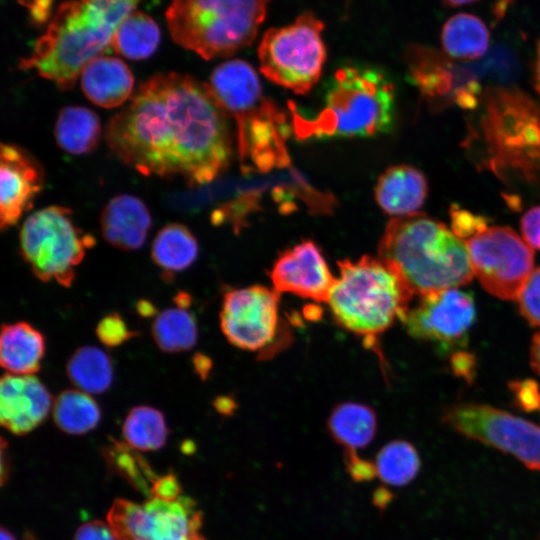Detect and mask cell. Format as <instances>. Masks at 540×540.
I'll list each match as a JSON object with an SVG mask.
<instances>
[{
	"instance_id": "ee69618b",
	"label": "cell",
	"mask_w": 540,
	"mask_h": 540,
	"mask_svg": "<svg viewBox=\"0 0 540 540\" xmlns=\"http://www.w3.org/2000/svg\"><path fill=\"white\" fill-rule=\"evenodd\" d=\"M533 83L535 90L540 95V38L536 45V53L533 62Z\"/></svg>"
},
{
	"instance_id": "bcb514c9",
	"label": "cell",
	"mask_w": 540,
	"mask_h": 540,
	"mask_svg": "<svg viewBox=\"0 0 540 540\" xmlns=\"http://www.w3.org/2000/svg\"><path fill=\"white\" fill-rule=\"evenodd\" d=\"M137 311L143 317L153 316L155 313V307L147 300H142L137 303Z\"/></svg>"
},
{
	"instance_id": "f546056e",
	"label": "cell",
	"mask_w": 540,
	"mask_h": 540,
	"mask_svg": "<svg viewBox=\"0 0 540 540\" xmlns=\"http://www.w3.org/2000/svg\"><path fill=\"white\" fill-rule=\"evenodd\" d=\"M53 419L67 434L81 435L94 429L101 419L98 403L79 389L61 392L53 403Z\"/></svg>"
},
{
	"instance_id": "7a4b0ae2",
	"label": "cell",
	"mask_w": 540,
	"mask_h": 540,
	"mask_svg": "<svg viewBox=\"0 0 540 540\" xmlns=\"http://www.w3.org/2000/svg\"><path fill=\"white\" fill-rule=\"evenodd\" d=\"M467 124L472 163L503 184L540 190V102L515 87L491 86Z\"/></svg>"
},
{
	"instance_id": "30bf717a",
	"label": "cell",
	"mask_w": 540,
	"mask_h": 540,
	"mask_svg": "<svg viewBox=\"0 0 540 540\" xmlns=\"http://www.w3.org/2000/svg\"><path fill=\"white\" fill-rule=\"evenodd\" d=\"M19 242L23 259L39 280L68 287L95 239L76 226L69 208L52 205L25 220Z\"/></svg>"
},
{
	"instance_id": "2e32d148",
	"label": "cell",
	"mask_w": 540,
	"mask_h": 540,
	"mask_svg": "<svg viewBox=\"0 0 540 540\" xmlns=\"http://www.w3.org/2000/svg\"><path fill=\"white\" fill-rule=\"evenodd\" d=\"M475 318L473 296L459 288H449L422 296L402 323L413 338L448 351L466 344Z\"/></svg>"
},
{
	"instance_id": "ab89813d",
	"label": "cell",
	"mask_w": 540,
	"mask_h": 540,
	"mask_svg": "<svg viewBox=\"0 0 540 540\" xmlns=\"http://www.w3.org/2000/svg\"><path fill=\"white\" fill-rule=\"evenodd\" d=\"M451 363L453 371L457 375L462 376L467 380H471L475 366V362L471 354L466 352H458L452 358Z\"/></svg>"
},
{
	"instance_id": "9a60e30c",
	"label": "cell",
	"mask_w": 540,
	"mask_h": 540,
	"mask_svg": "<svg viewBox=\"0 0 540 540\" xmlns=\"http://www.w3.org/2000/svg\"><path fill=\"white\" fill-rule=\"evenodd\" d=\"M409 81L432 108L455 104L475 110L482 91L476 79L459 68L442 51L411 44L404 53Z\"/></svg>"
},
{
	"instance_id": "cb8c5ba5",
	"label": "cell",
	"mask_w": 540,
	"mask_h": 540,
	"mask_svg": "<svg viewBox=\"0 0 540 540\" xmlns=\"http://www.w3.org/2000/svg\"><path fill=\"white\" fill-rule=\"evenodd\" d=\"M490 31L478 16L459 12L442 25L440 43L442 52L454 61H472L481 58L490 45Z\"/></svg>"
},
{
	"instance_id": "f6af8a7d",
	"label": "cell",
	"mask_w": 540,
	"mask_h": 540,
	"mask_svg": "<svg viewBox=\"0 0 540 540\" xmlns=\"http://www.w3.org/2000/svg\"><path fill=\"white\" fill-rule=\"evenodd\" d=\"M195 370L200 374V376H203L204 373L208 371L209 362L208 358H206L203 355H196L193 359Z\"/></svg>"
},
{
	"instance_id": "277c9868",
	"label": "cell",
	"mask_w": 540,
	"mask_h": 540,
	"mask_svg": "<svg viewBox=\"0 0 540 540\" xmlns=\"http://www.w3.org/2000/svg\"><path fill=\"white\" fill-rule=\"evenodd\" d=\"M378 255L420 297L459 288L473 277L465 241L444 223L420 212L388 222Z\"/></svg>"
},
{
	"instance_id": "44dd1931",
	"label": "cell",
	"mask_w": 540,
	"mask_h": 540,
	"mask_svg": "<svg viewBox=\"0 0 540 540\" xmlns=\"http://www.w3.org/2000/svg\"><path fill=\"white\" fill-rule=\"evenodd\" d=\"M428 195L425 175L410 165H395L384 171L375 187L379 207L393 217L418 213Z\"/></svg>"
},
{
	"instance_id": "816d5d0a",
	"label": "cell",
	"mask_w": 540,
	"mask_h": 540,
	"mask_svg": "<svg viewBox=\"0 0 540 540\" xmlns=\"http://www.w3.org/2000/svg\"><path fill=\"white\" fill-rule=\"evenodd\" d=\"M191 540H205V539L201 535H199Z\"/></svg>"
},
{
	"instance_id": "ba28073f",
	"label": "cell",
	"mask_w": 540,
	"mask_h": 540,
	"mask_svg": "<svg viewBox=\"0 0 540 540\" xmlns=\"http://www.w3.org/2000/svg\"><path fill=\"white\" fill-rule=\"evenodd\" d=\"M270 0H172L165 17L173 41L205 60L225 58L257 37Z\"/></svg>"
},
{
	"instance_id": "7bdbcfd3",
	"label": "cell",
	"mask_w": 540,
	"mask_h": 540,
	"mask_svg": "<svg viewBox=\"0 0 540 540\" xmlns=\"http://www.w3.org/2000/svg\"><path fill=\"white\" fill-rule=\"evenodd\" d=\"M392 500V493L384 487H379L373 495V503L379 509L385 508Z\"/></svg>"
},
{
	"instance_id": "7c38bea8",
	"label": "cell",
	"mask_w": 540,
	"mask_h": 540,
	"mask_svg": "<svg viewBox=\"0 0 540 540\" xmlns=\"http://www.w3.org/2000/svg\"><path fill=\"white\" fill-rule=\"evenodd\" d=\"M107 520L119 540H191L200 535L202 515L187 497L152 493L143 503L117 499Z\"/></svg>"
},
{
	"instance_id": "8d00e7d4",
	"label": "cell",
	"mask_w": 540,
	"mask_h": 540,
	"mask_svg": "<svg viewBox=\"0 0 540 540\" xmlns=\"http://www.w3.org/2000/svg\"><path fill=\"white\" fill-rule=\"evenodd\" d=\"M344 463L347 472L355 482H366L377 476L375 463L362 459L356 450H345Z\"/></svg>"
},
{
	"instance_id": "3957f363",
	"label": "cell",
	"mask_w": 540,
	"mask_h": 540,
	"mask_svg": "<svg viewBox=\"0 0 540 540\" xmlns=\"http://www.w3.org/2000/svg\"><path fill=\"white\" fill-rule=\"evenodd\" d=\"M141 0H68L35 41L20 69L35 70L60 90L72 89L84 67L112 47L123 20Z\"/></svg>"
},
{
	"instance_id": "484cf974",
	"label": "cell",
	"mask_w": 540,
	"mask_h": 540,
	"mask_svg": "<svg viewBox=\"0 0 540 540\" xmlns=\"http://www.w3.org/2000/svg\"><path fill=\"white\" fill-rule=\"evenodd\" d=\"M54 133L57 145L65 152L87 154L96 148L100 140V120L86 107L68 106L59 112Z\"/></svg>"
},
{
	"instance_id": "5bb4252c",
	"label": "cell",
	"mask_w": 540,
	"mask_h": 540,
	"mask_svg": "<svg viewBox=\"0 0 540 540\" xmlns=\"http://www.w3.org/2000/svg\"><path fill=\"white\" fill-rule=\"evenodd\" d=\"M220 326L235 347L272 351L281 329L279 293L261 285L230 289L223 296Z\"/></svg>"
},
{
	"instance_id": "4316f807",
	"label": "cell",
	"mask_w": 540,
	"mask_h": 540,
	"mask_svg": "<svg viewBox=\"0 0 540 540\" xmlns=\"http://www.w3.org/2000/svg\"><path fill=\"white\" fill-rule=\"evenodd\" d=\"M376 427L374 411L358 403L339 404L328 418L329 434L345 450L367 446L374 438Z\"/></svg>"
},
{
	"instance_id": "e575fe53",
	"label": "cell",
	"mask_w": 540,
	"mask_h": 540,
	"mask_svg": "<svg viewBox=\"0 0 540 540\" xmlns=\"http://www.w3.org/2000/svg\"><path fill=\"white\" fill-rule=\"evenodd\" d=\"M96 335L105 346L113 348L135 337L136 332L128 327L121 315L113 312L99 321Z\"/></svg>"
},
{
	"instance_id": "f35d334b",
	"label": "cell",
	"mask_w": 540,
	"mask_h": 540,
	"mask_svg": "<svg viewBox=\"0 0 540 540\" xmlns=\"http://www.w3.org/2000/svg\"><path fill=\"white\" fill-rule=\"evenodd\" d=\"M74 540H119L108 523L90 521L79 527Z\"/></svg>"
},
{
	"instance_id": "ac0fdd59",
	"label": "cell",
	"mask_w": 540,
	"mask_h": 540,
	"mask_svg": "<svg viewBox=\"0 0 540 540\" xmlns=\"http://www.w3.org/2000/svg\"><path fill=\"white\" fill-rule=\"evenodd\" d=\"M43 170L25 149L2 144L0 155V227L14 226L30 210L43 187Z\"/></svg>"
},
{
	"instance_id": "d6a6232c",
	"label": "cell",
	"mask_w": 540,
	"mask_h": 540,
	"mask_svg": "<svg viewBox=\"0 0 540 540\" xmlns=\"http://www.w3.org/2000/svg\"><path fill=\"white\" fill-rule=\"evenodd\" d=\"M375 466L377 476L382 482L402 486L418 473L420 458L412 444L395 440L381 448L376 456Z\"/></svg>"
},
{
	"instance_id": "c3c4849f",
	"label": "cell",
	"mask_w": 540,
	"mask_h": 540,
	"mask_svg": "<svg viewBox=\"0 0 540 540\" xmlns=\"http://www.w3.org/2000/svg\"><path fill=\"white\" fill-rule=\"evenodd\" d=\"M478 0H442L448 7H461L477 2Z\"/></svg>"
},
{
	"instance_id": "681fc988",
	"label": "cell",
	"mask_w": 540,
	"mask_h": 540,
	"mask_svg": "<svg viewBox=\"0 0 540 540\" xmlns=\"http://www.w3.org/2000/svg\"><path fill=\"white\" fill-rule=\"evenodd\" d=\"M0 535L1 540H15L14 536L4 528L1 529Z\"/></svg>"
},
{
	"instance_id": "f1b7e54d",
	"label": "cell",
	"mask_w": 540,
	"mask_h": 540,
	"mask_svg": "<svg viewBox=\"0 0 540 540\" xmlns=\"http://www.w3.org/2000/svg\"><path fill=\"white\" fill-rule=\"evenodd\" d=\"M70 381L88 394L106 391L113 380V364L108 354L94 346L77 349L66 365Z\"/></svg>"
},
{
	"instance_id": "6da1fadb",
	"label": "cell",
	"mask_w": 540,
	"mask_h": 540,
	"mask_svg": "<svg viewBox=\"0 0 540 540\" xmlns=\"http://www.w3.org/2000/svg\"><path fill=\"white\" fill-rule=\"evenodd\" d=\"M228 114L207 83L176 72L143 82L105 129L111 151L143 175L205 185L229 166Z\"/></svg>"
},
{
	"instance_id": "83f0119b",
	"label": "cell",
	"mask_w": 540,
	"mask_h": 540,
	"mask_svg": "<svg viewBox=\"0 0 540 540\" xmlns=\"http://www.w3.org/2000/svg\"><path fill=\"white\" fill-rule=\"evenodd\" d=\"M161 40V30L156 21L147 13L134 10L118 27L113 50L130 60H143L150 57Z\"/></svg>"
},
{
	"instance_id": "4dcf8cb0",
	"label": "cell",
	"mask_w": 540,
	"mask_h": 540,
	"mask_svg": "<svg viewBox=\"0 0 540 540\" xmlns=\"http://www.w3.org/2000/svg\"><path fill=\"white\" fill-rule=\"evenodd\" d=\"M151 332L157 346L169 353L191 349L198 336L194 316L187 309L177 306L159 313L153 321Z\"/></svg>"
},
{
	"instance_id": "9c48e42d",
	"label": "cell",
	"mask_w": 540,
	"mask_h": 540,
	"mask_svg": "<svg viewBox=\"0 0 540 540\" xmlns=\"http://www.w3.org/2000/svg\"><path fill=\"white\" fill-rule=\"evenodd\" d=\"M324 28L323 21L310 11L300 14L291 24L269 28L257 49L260 72L298 95L310 92L326 61Z\"/></svg>"
},
{
	"instance_id": "ffe728a7",
	"label": "cell",
	"mask_w": 540,
	"mask_h": 540,
	"mask_svg": "<svg viewBox=\"0 0 540 540\" xmlns=\"http://www.w3.org/2000/svg\"><path fill=\"white\" fill-rule=\"evenodd\" d=\"M151 222L149 210L139 198L121 194L104 207L100 218L101 233L112 246L133 251L144 244Z\"/></svg>"
},
{
	"instance_id": "d6986e66",
	"label": "cell",
	"mask_w": 540,
	"mask_h": 540,
	"mask_svg": "<svg viewBox=\"0 0 540 540\" xmlns=\"http://www.w3.org/2000/svg\"><path fill=\"white\" fill-rule=\"evenodd\" d=\"M53 408L45 385L33 375L6 373L0 382V421L16 435L38 427Z\"/></svg>"
},
{
	"instance_id": "52a82bcc",
	"label": "cell",
	"mask_w": 540,
	"mask_h": 540,
	"mask_svg": "<svg viewBox=\"0 0 540 540\" xmlns=\"http://www.w3.org/2000/svg\"><path fill=\"white\" fill-rule=\"evenodd\" d=\"M338 268L326 302L332 317L375 349L381 334L396 321H404L414 294L379 258L344 259Z\"/></svg>"
},
{
	"instance_id": "5b68a950",
	"label": "cell",
	"mask_w": 540,
	"mask_h": 540,
	"mask_svg": "<svg viewBox=\"0 0 540 540\" xmlns=\"http://www.w3.org/2000/svg\"><path fill=\"white\" fill-rule=\"evenodd\" d=\"M224 111L236 122L243 172H268L289 165L287 115L263 92L254 68L244 60L219 64L207 83Z\"/></svg>"
},
{
	"instance_id": "f907efd6",
	"label": "cell",
	"mask_w": 540,
	"mask_h": 540,
	"mask_svg": "<svg viewBox=\"0 0 540 540\" xmlns=\"http://www.w3.org/2000/svg\"><path fill=\"white\" fill-rule=\"evenodd\" d=\"M533 411H538V412H540V399H539L538 403L536 404V406H535V408H534Z\"/></svg>"
},
{
	"instance_id": "60d3db41",
	"label": "cell",
	"mask_w": 540,
	"mask_h": 540,
	"mask_svg": "<svg viewBox=\"0 0 540 540\" xmlns=\"http://www.w3.org/2000/svg\"><path fill=\"white\" fill-rule=\"evenodd\" d=\"M51 7L50 0H32L29 5L30 14L34 21L43 22Z\"/></svg>"
},
{
	"instance_id": "b9f144b4",
	"label": "cell",
	"mask_w": 540,
	"mask_h": 540,
	"mask_svg": "<svg viewBox=\"0 0 540 540\" xmlns=\"http://www.w3.org/2000/svg\"><path fill=\"white\" fill-rule=\"evenodd\" d=\"M531 366L540 376V331H538L532 340L530 351Z\"/></svg>"
},
{
	"instance_id": "1f68e13d",
	"label": "cell",
	"mask_w": 540,
	"mask_h": 540,
	"mask_svg": "<svg viewBox=\"0 0 540 540\" xmlns=\"http://www.w3.org/2000/svg\"><path fill=\"white\" fill-rule=\"evenodd\" d=\"M122 433L131 448L152 451L165 444L168 429L161 411L151 406L140 405L132 408L127 414Z\"/></svg>"
},
{
	"instance_id": "836d02e7",
	"label": "cell",
	"mask_w": 540,
	"mask_h": 540,
	"mask_svg": "<svg viewBox=\"0 0 540 540\" xmlns=\"http://www.w3.org/2000/svg\"><path fill=\"white\" fill-rule=\"evenodd\" d=\"M516 300L522 316L531 325L540 327V267L531 272Z\"/></svg>"
},
{
	"instance_id": "d4e9b609",
	"label": "cell",
	"mask_w": 540,
	"mask_h": 540,
	"mask_svg": "<svg viewBox=\"0 0 540 540\" xmlns=\"http://www.w3.org/2000/svg\"><path fill=\"white\" fill-rule=\"evenodd\" d=\"M198 255V243L192 232L184 225L170 223L155 236L151 257L162 269L169 281L177 272L190 267Z\"/></svg>"
},
{
	"instance_id": "4fadbf2b",
	"label": "cell",
	"mask_w": 540,
	"mask_h": 540,
	"mask_svg": "<svg viewBox=\"0 0 540 540\" xmlns=\"http://www.w3.org/2000/svg\"><path fill=\"white\" fill-rule=\"evenodd\" d=\"M443 422L471 439L509 453L540 471V426L507 411L477 403L446 410Z\"/></svg>"
},
{
	"instance_id": "e0dca14e",
	"label": "cell",
	"mask_w": 540,
	"mask_h": 540,
	"mask_svg": "<svg viewBox=\"0 0 540 540\" xmlns=\"http://www.w3.org/2000/svg\"><path fill=\"white\" fill-rule=\"evenodd\" d=\"M270 278L280 293L327 302L335 282L323 253L312 240L283 251L273 264Z\"/></svg>"
},
{
	"instance_id": "8fae6325",
	"label": "cell",
	"mask_w": 540,
	"mask_h": 540,
	"mask_svg": "<svg viewBox=\"0 0 540 540\" xmlns=\"http://www.w3.org/2000/svg\"><path fill=\"white\" fill-rule=\"evenodd\" d=\"M470 266L483 288L503 300H516L534 270L533 248L507 226L488 227L465 241Z\"/></svg>"
},
{
	"instance_id": "603a6c76",
	"label": "cell",
	"mask_w": 540,
	"mask_h": 540,
	"mask_svg": "<svg viewBox=\"0 0 540 540\" xmlns=\"http://www.w3.org/2000/svg\"><path fill=\"white\" fill-rule=\"evenodd\" d=\"M45 353V339L31 324L21 321L2 325L1 366L10 374L33 375Z\"/></svg>"
},
{
	"instance_id": "7dc6e473",
	"label": "cell",
	"mask_w": 540,
	"mask_h": 540,
	"mask_svg": "<svg viewBox=\"0 0 540 540\" xmlns=\"http://www.w3.org/2000/svg\"><path fill=\"white\" fill-rule=\"evenodd\" d=\"M175 304L177 307L188 309L191 305V297L186 292H179L175 297Z\"/></svg>"
},
{
	"instance_id": "74e56055",
	"label": "cell",
	"mask_w": 540,
	"mask_h": 540,
	"mask_svg": "<svg viewBox=\"0 0 540 540\" xmlns=\"http://www.w3.org/2000/svg\"><path fill=\"white\" fill-rule=\"evenodd\" d=\"M520 229L523 239L533 249L540 250V205L531 207L522 215Z\"/></svg>"
},
{
	"instance_id": "d590c367",
	"label": "cell",
	"mask_w": 540,
	"mask_h": 540,
	"mask_svg": "<svg viewBox=\"0 0 540 540\" xmlns=\"http://www.w3.org/2000/svg\"><path fill=\"white\" fill-rule=\"evenodd\" d=\"M450 217L452 232L462 240H467L489 227L486 217L461 209L455 204L450 207Z\"/></svg>"
},
{
	"instance_id": "8992f818",
	"label": "cell",
	"mask_w": 540,
	"mask_h": 540,
	"mask_svg": "<svg viewBox=\"0 0 540 540\" xmlns=\"http://www.w3.org/2000/svg\"><path fill=\"white\" fill-rule=\"evenodd\" d=\"M395 86L382 69L339 67L330 79L322 109L313 117L291 107V127L300 140L370 137L389 131L396 110Z\"/></svg>"
},
{
	"instance_id": "7402d4cb",
	"label": "cell",
	"mask_w": 540,
	"mask_h": 540,
	"mask_svg": "<svg viewBox=\"0 0 540 540\" xmlns=\"http://www.w3.org/2000/svg\"><path fill=\"white\" fill-rule=\"evenodd\" d=\"M81 88L95 105L114 108L122 105L132 94L134 78L121 59L99 56L81 72Z\"/></svg>"
}]
</instances>
